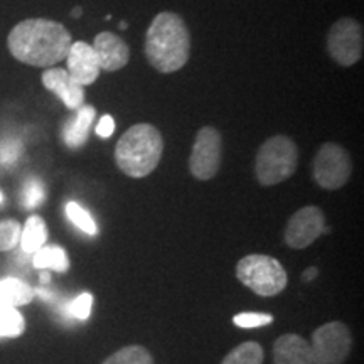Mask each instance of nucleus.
Masks as SVG:
<instances>
[{"instance_id": "22", "label": "nucleus", "mask_w": 364, "mask_h": 364, "mask_svg": "<svg viewBox=\"0 0 364 364\" xmlns=\"http://www.w3.org/2000/svg\"><path fill=\"white\" fill-rule=\"evenodd\" d=\"M66 216H68V220H70L75 226H78L83 233L91 235V236H95L98 233L97 223L93 221V218L90 216V213L85 211V209L81 208L78 203L70 201L66 204Z\"/></svg>"}, {"instance_id": "14", "label": "nucleus", "mask_w": 364, "mask_h": 364, "mask_svg": "<svg viewBox=\"0 0 364 364\" xmlns=\"http://www.w3.org/2000/svg\"><path fill=\"white\" fill-rule=\"evenodd\" d=\"M275 364H314L311 344L297 334H284L273 344Z\"/></svg>"}, {"instance_id": "23", "label": "nucleus", "mask_w": 364, "mask_h": 364, "mask_svg": "<svg viewBox=\"0 0 364 364\" xmlns=\"http://www.w3.org/2000/svg\"><path fill=\"white\" fill-rule=\"evenodd\" d=\"M22 206L26 209H34L43 204V201L46 199V189L44 184L36 177H31V179L26 181L24 188H22Z\"/></svg>"}, {"instance_id": "16", "label": "nucleus", "mask_w": 364, "mask_h": 364, "mask_svg": "<svg viewBox=\"0 0 364 364\" xmlns=\"http://www.w3.org/2000/svg\"><path fill=\"white\" fill-rule=\"evenodd\" d=\"M36 290L19 279L0 280V304L11 307L27 306L34 300Z\"/></svg>"}, {"instance_id": "5", "label": "nucleus", "mask_w": 364, "mask_h": 364, "mask_svg": "<svg viewBox=\"0 0 364 364\" xmlns=\"http://www.w3.org/2000/svg\"><path fill=\"white\" fill-rule=\"evenodd\" d=\"M241 284L260 297H273L287 287V272L270 255H247L236 265Z\"/></svg>"}, {"instance_id": "11", "label": "nucleus", "mask_w": 364, "mask_h": 364, "mask_svg": "<svg viewBox=\"0 0 364 364\" xmlns=\"http://www.w3.org/2000/svg\"><path fill=\"white\" fill-rule=\"evenodd\" d=\"M68 61V75L71 76V80L80 86H90L98 80L100 68L97 53H95L93 46H90L85 41H76L71 44L70 51L66 56Z\"/></svg>"}, {"instance_id": "27", "label": "nucleus", "mask_w": 364, "mask_h": 364, "mask_svg": "<svg viewBox=\"0 0 364 364\" xmlns=\"http://www.w3.org/2000/svg\"><path fill=\"white\" fill-rule=\"evenodd\" d=\"M22 154V144L17 139H6L4 142H0V164L4 166H12L14 162H17V159Z\"/></svg>"}, {"instance_id": "30", "label": "nucleus", "mask_w": 364, "mask_h": 364, "mask_svg": "<svg viewBox=\"0 0 364 364\" xmlns=\"http://www.w3.org/2000/svg\"><path fill=\"white\" fill-rule=\"evenodd\" d=\"M49 280H51V277H49L48 272H44L43 275H41V284H49Z\"/></svg>"}, {"instance_id": "4", "label": "nucleus", "mask_w": 364, "mask_h": 364, "mask_svg": "<svg viewBox=\"0 0 364 364\" xmlns=\"http://www.w3.org/2000/svg\"><path fill=\"white\" fill-rule=\"evenodd\" d=\"M299 149L285 135L270 136L257 154L255 172L262 186H275L289 179L297 169Z\"/></svg>"}, {"instance_id": "25", "label": "nucleus", "mask_w": 364, "mask_h": 364, "mask_svg": "<svg viewBox=\"0 0 364 364\" xmlns=\"http://www.w3.org/2000/svg\"><path fill=\"white\" fill-rule=\"evenodd\" d=\"M91 306H93V295L91 294H81L80 297L71 300L65 309L70 317L80 318V321H86L91 314Z\"/></svg>"}, {"instance_id": "17", "label": "nucleus", "mask_w": 364, "mask_h": 364, "mask_svg": "<svg viewBox=\"0 0 364 364\" xmlns=\"http://www.w3.org/2000/svg\"><path fill=\"white\" fill-rule=\"evenodd\" d=\"M48 241V226L38 215L31 216L21 231V247L26 253H36Z\"/></svg>"}, {"instance_id": "20", "label": "nucleus", "mask_w": 364, "mask_h": 364, "mask_svg": "<svg viewBox=\"0 0 364 364\" xmlns=\"http://www.w3.org/2000/svg\"><path fill=\"white\" fill-rule=\"evenodd\" d=\"M103 364H154V359L142 346H127L105 359Z\"/></svg>"}, {"instance_id": "10", "label": "nucleus", "mask_w": 364, "mask_h": 364, "mask_svg": "<svg viewBox=\"0 0 364 364\" xmlns=\"http://www.w3.org/2000/svg\"><path fill=\"white\" fill-rule=\"evenodd\" d=\"M329 233L326 226V216L321 208L306 206L299 209L290 218L285 228V241L290 248L304 250L316 241L318 236Z\"/></svg>"}, {"instance_id": "28", "label": "nucleus", "mask_w": 364, "mask_h": 364, "mask_svg": "<svg viewBox=\"0 0 364 364\" xmlns=\"http://www.w3.org/2000/svg\"><path fill=\"white\" fill-rule=\"evenodd\" d=\"M113 130H115V120L110 115H103L100 118L98 125H97V135L102 136V139H108L112 136Z\"/></svg>"}, {"instance_id": "18", "label": "nucleus", "mask_w": 364, "mask_h": 364, "mask_svg": "<svg viewBox=\"0 0 364 364\" xmlns=\"http://www.w3.org/2000/svg\"><path fill=\"white\" fill-rule=\"evenodd\" d=\"M33 265L39 270H53L65 273L70 268V258L61 247H44L34 253Z\"/></svg>"}, {"instance_id": "24", "label": "nucleus", "mask_w": 364, "mask_h": 364, "mask_svg": "<svg viewBox=\"0 0 364 364\" xmlns=\"http://www.w3.org/2000/svg\"><path fill=\"white\" fill-rule=\"evenodd\" d=\"M22 228L16 220L0 221V252L16 248L21 241Z\"/></svg>"}, {"instance_id": "8", "label": "nucleus", "mask_w": 364, "mask_h": 364, "mask_svg": "<svg viewBox=\"0 0 364 364\" xmlns=\"http://www.w3.org/2000/svg\"><path fill=\"white\" fill-rule=\"evenodd\" d=\"M363 26L351 17L334 22L327 34V51L336 63L344 68L356 65L363 58Z\"/></svg>"}, {"instance_id": "1", "label": "nucleus", "mask_w": 364, "mask_h": 364, "mask_svg": "<svg viewBox=\"0 0 364 364\" xmlns=\"http://www.w3.org/2000/svg\"><path fill=\"white\" fill-rule=\"evenodd\" d=\"M73 44L70 31L49 19H27L9 33L7 48L17 61L34 68H51L63 59Z\"/></svg>"}, {"instance_id": "29", "label": "nucleus", "mask_w": 364, "mask_h": 364, "mask_svg": "<svg viewBox=\"0 0 364 364\" xmlns=\"http://www.w3.org/2000/svg\"><path fill=\"white\" fill-rule=\"evenodd\" d=\"M318 275V270L316 267H311L309 268V270L304 273V280H307V282H311V280H314L316 279V277Z\"/></svg>"}, {"instance_id": "9", "label": "nucleus", "mask_w": 364, "mask_h": 364, "mask_svg": "<svg viewBox=\"0 0 364 364\" xmlns=\"http://www.w3.org/2000/svg\"><path fill=\"white\" fill-rule=\"evenodd\" d=\"M221 166V135L213 127H203L196 135L189 169L196 179L209 181L218 174Z\"/></svg>"}, {"instance_id": "15", "label": "nucleus", "mask_w": 364, "mask_h": 364, "mask_svg": "<svg viewBox=\"0 0 364 364\" xmlns=\"http://www.w3.org/2000/svg\"><path fill=\"white\" fill-rule=\"evenodd\" d=\"M95 117H97V110L91 105H83L76 110V117L71 118L63 129V139L68 147L80 149L88 140L90 127L93 124Z\"/></svg>"}, {"instance_id": "6", "label": "nucleus", "mask_w": 364, "mask_h": 364, "mask_svg": "<svg viewBox=\"0 0 364 364\" xmlns=\"http://www.w3.org/2000/svg\"><path fill=\"white\" fill-rule=\"evenodd\" d=\"M353 348V336L343 322H327L314 331L311 351L314 364H343Z\"/></svg>"}, {"instance_id": "7", "label": "nucleus", "mask_w": 364, "mask_h": 364, "mask_svg": "<svg viewBox=\"0 0 364 364\" xmlns=\"http://www.w3.org/2000/svg\"><path fill=\"white\" fill-rule=\"evenodd\" d=\"M353 161L348 150L338 144H324L314 159V181L321 188L336 191L349 181Z\"/></svg>"}, {"instance_id": "19", "label": "nucleus", "mask_w": 364, "mask_h": 364, "mask_svg": "<svg viewBox=\"0 0 364 364\" xmlns=\"http://www.w3.org/2000/svg\"><path fill=\"white\" fill-rule=\"evenodd\" d=\"M26 329V321L17 307L0 304V338H17Z\"/></svg>"}, {"instance_id": "3", "label": "nucleus", "mask_w": 364, "mask_h": 364, "mask_svg": "<svg viewBox=\"0 0 364 364\" xmlns=\"http://www.w3.org/2000/svg\"><path fill=\"white\" fill-rule=\"evenodd\" d=\"M164 152V139L156 127L136 124L118 140L115 162L127 176L142 179L156 171Z\"/></svg>"}, {"instance_id": "21", "label": "nucleus", "mask_w": 364, "mask_h": 364, "mask_svg": "<svg viewBox=\"0 0 364 364\" xmlns=\"http://www.w3.org/2000/svg\"><path fill=\"white\" fill-rule=\"evenodd\" d=\"M221 364H263V349L258 343H243L235 348Z\"/></svg>"}, {"instance_id": "2", "label": "nucleus", "mask_w": 364, "mask_h": 364, "mask_svg": "<svg viewBox=\"0 0 364 364\" xmlns=\"http://www.w3.org/2000/svg\"><path fill=\"white\" fill-rule=\"evenodd\" d=\"M145 56L159 73H176L191 56V33L176 12L164 11L154 17L145 36Z\"/></svg>"}, {"instance_id": "26", "label": "nucleus", "mask_w": 364, "mask_h": 364, "mask_svg": "<svg viewBox=\"0 0 364 364\" xmlns=\"http://www.w3.org/2000/svg\"><path fill=\"white\" fill-rule=\"evenodd\" d=\"M233 322L238 327H243V329H253V327H262V326L272 324L273 317L268 316V314L247 312V314H238V316H235Z\"/></svg>"}, {"instance_id": "32", "label": "nucleus", "mask_w": 364, "mask_h": 364, "mask_svg": "<svg viewBox=\"0 0 364 364\" xmlns=\"http://www.w3.org/2000/svg\"><path fill=\"white\" fill-rule=\"evenodd\" d=\"M120 29H127V22H120Z\"/></svg>"}, {"instance_id": "31", "label": "nucleus", "mask_w": 364, "mask_h": 364, "mask_svg": "<svg viewBox=\"0 0 364 364\" xmlns=\"http://www.w3.org/2000/svg\"><path fill=\"white\" fill-rule=\"evenodd\" d=\"M81 16V7H76L75 11H73V17H80Z\"/></svg>"}, {"instance_id": "33", "label": "nucleus", "mask_w": 364, "mask_h": 364, "mask_svg": "<svg viewBox=\"0 0 364 364\" xmlns=\"http://www.w3.org/2000/svg\"><path fill=\"white\" fill-rule=\"evenodd\" d=\"M2 201H4V194L0 193V203H2Z\"/></svg>"}, {"instance_id": "13", "label": "nucleus", "mask_w": 364, "mask_h": 364, "mask_svg": "<svg viewBox=\"0 0 364 364\" xmlns=\"http://www.w3.org/2000/svg\"><path fill=\"white\" fill-rule=\"evenodd\" d=\"M93 49L103 71L122 70L130 59L129 44L113 33H102L95 38Z\"/></svg>"}, {"instance_id": "12", "label": "nucleus", "mask_w": 364, "mask_h": 364, "mask_svg": "<svg viewBox=\"0 0 364 364\" xmlns=\"http://www.w3.org/2000/svg\"><path fill=\"white\" fill-rule=\"evenodd\" d=\"M44 88L53 91L70 110H78L85 105V88L71 80L63 68H48L43 73Z\"/></svg>"}]
</instances>
